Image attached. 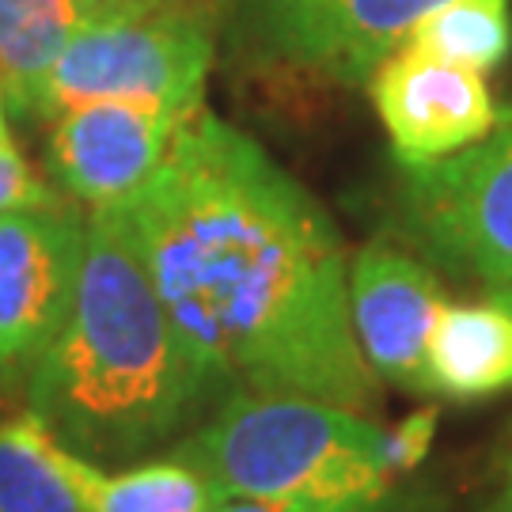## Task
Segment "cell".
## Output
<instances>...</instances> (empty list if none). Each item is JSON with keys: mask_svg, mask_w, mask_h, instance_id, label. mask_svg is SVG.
<instances>
[{"mask_svg": "<svg viewBox=\"0 0 512 512\" xmlns=\"http://www.w3.org/2000/svg\"><path fill=\"white\" fill-rule=\"evenodd\" d=\"M156 293L228 391L372 414L349 255L311 190L255 137L198 110L129 198Z\"/></svg>", "mask_w": 512, "mask_h": 512, "instance_id": "cell-1", "label": "cell"}, {"mask_svg": "<svg viewBox=\"0 0 512 512\" xmlns=\"http://www.w3.org/2000/svg\"><path fill=\"white\" fill-rule=\"evenodd\" d=\"M224 395L156 293L129 205H95L73 311L27 384V414L103 467L175 440Z\"/></svg>", "mask_w": 512, "mask_h": 512, "instance_id": "cell-2", "label": "cell"}, {"mask_svg": "<svg viewBox=\"0 0 512 512\" xmlns=\"http://www.w3.org/2000/svg\"><path fill=\"white\" fill-rule=\"evenodd\" d=\"M175 459L194 463L228 497L277 512H380L395 467L372 418L300 395L228 391Z\"/></svg>", "mask_w": 512, "mask_h": 512, "instance_id": "cell-3", "label": "cell"}, {"mask_svg": "<svg viewBox=\"0 0 512 512\" xmlns=\"http://www.w3.org/2000/svg\"><path fill=\"white\" fill-rule=\"evenodd\" d=\"M217 54L213 12L202 0H156L110 12L76 31L42 84L38 118L88 99H167L202 107Z\"/></svg>", "mask_w": 512, "mask_h": 512, "instance_id": "cell-4", "label": "cell"}, {"mask_svg": "<svg viewBox=\"0 0 512 512\" xmlns=\"http://www.w3.org/2000/svg\"><path fill=\"white\" fill-rule=\"evenodd\" d=\"M399 224L429 262L486 289L512 285V110L471 148L406 167Z\"/></svg>", "mask_w": 512, "mask_h": 512, "instance_id": "cell-5", "label": "cell"}, {"mask_svg": "<svg viewBox=\"0 0 512 512\" xmlns=\"http://www.w3.org/2000/svg\"><path fill=\"white\" fill-rule=\"evenodd\" d=\"M88 217L73 205L0 213V391H27L73 311Z\"/></svg>", "mask_w": 512, "mask_h": 512, "instance_id": "cell-6", "label": "cell"}, {"mask_svg": "<svg viewBox=\"0 0 512 512\" xmlns=\"http://www.w3.org/2000/svg\"><path fill=\"white\" fill-rule=\"evenodd\" d=\"M437 4L444 0H239V27L270 65L368 84Z\"/></svg>", "mask_w": 512, "mask_h": 512, "instance_id": "cell-7", "label": "cell"}, {"mask_svg": "<svg viewBox=\"0 0 512 512\" xmlns=\"http://www.w3.org/2000/svg\"><path fill=\"white\" fill-rule=\"evenodd\" d=\"M198 110L167 99H88L61 110L50 133L57 183L92 209L129 202Z\"/></svg>", "mask_w": 512, "mask_h": 512, "instance_id": "cell-8", "label": "cell"}, {"mask_svg": "<svg viewBox=\"0 0 512 512\" xmlns=\"http://www.w3.org/2000/svg\"><path fill=\"white\" fill-rule=\"evenodd\" d=\"M368 95L403 167L448 160L497 126L486 76L410 42L368 76Z\"/></svg>", "mask_w": 512, "mask_h": 512, "instance_id": "cell-9", "label": "cell"}, {"mask_svg": "<svg viewBox=\"0 0 512 512\" xmlns=\"http://www.w3.org/2000/svg\"><path fill=\"white\" fill-rule=\"evenodd\" d=\"M437 274L403 247L372 239L349 266V311L368 368L387 384L429 395L425 353L444 308Z\"/></svg>", "mask_w": 512, "mask_h": 512, "instance_id": "cell-10", "label": "cell"}, {"mask_svg": "<svg viewBox=\"0 0 512 512\" xmlns=\"http://www.w3.org/2000/svg\"><path fill=\"white\" fill-rule=\"evenodd\" d=\"M429 395L456 403L490 399L512 387V311L494 296L478 304H444L425 353Z\"/></svg>", "mask_w": 512, "mask_h": 512, "instance_id": "cell-11", "label": "cell"}, {"mask_svg": "<svg viewBox=\"0 0 512 512\" xmlns=\"http://www.w3.org/2000/svg\"><path fill=\"white\" fill-rule=\"evenodd\" d=\"M46 452L84 512H217L228 494L186 459H164L107 475L46 433Z\"/></svg>", "mask_w": 512, "mask_h": 512, "instance_id": "cell-12", "label": "cell"}, {"mask_svg": "<svg viewBox=\"0 0 512 512\" xmlns=\"http://www.w3.org/2000/svg\"><path fill=\"white\" fill-rule=\"evenodd\" d=\"M92 19L103 16L84 0H0V92L12 114L38 118L57 54Z\"/></svg>", "mask_w": 512, "mask_h": 512, "instance_id": "cell-13", "label": "cell"}, {"mask_svg": "<svg viewBox=\"0 0 512 512\" xmlns=\"http://www.w3.org/2000/svg\"><path fill=\"white\" fill-rule=\"evenodd\" d=\"M406 42L486 76L512 50V8L509 0H444Z\"/></svg>", "mask_w": 512, "mask_h": 512, "instance_id": "cell-14", "label": "cell"}, {"mask_svg": "<svg viewBox=\"0 0 512 512\" xmlns=\"http://www.w3.org/2000/svg\"><path fill=\"white\" fill-rule=\"evenodd\" d=\"M0 512H84L46 452V429L31 414L0 425Z\"/></svg>", "mask_w": 512, "mask_h": 512, "instance_id": "cell-15", "label": "cell"}, {"mask_svg": "<svg viewBox=\"0 0 512 512\" xmlns=\"http://www.w3.org/2000/svg\"><path fill=\"white\" fill-rule=\"evenodd\" d=\"M61 202L50 186L38 179L31 164L23 160L16 141L0 152V213L8 209H31V205H54Z\"/></svg>", "mask_w": 512, "mask_h": 512, "instance_id": "cell-16", "label": "cell"}, {"mask_svg": "<svg viewBox=\"0 0 512 512\" xmlns=\"http://www.w3.org/2000/svg\"><path fill=\"white\" fill-rule=\"evenodd\" d=\"M433 433H437V410H418L395 433H387V459H391V467L395 471H414L421 459L429 456Z\"/></svg>", "mask_w": 512, "mask_h": 512, "instance_id": "cell-17", "label": "cell"}, {"mask_svg": "<svg viewBox=\"0 0 512 512\" xmlns=\"http://www.w3.org/2000/svg\"><path fill=\"white\" fill-rule=\"evenodd\" d=\"M88 8H95L99 16H110V12H129V8H145V4H156V0H84Z\"/></svg>", "mask_w": 512, "mask_h": 512, "instance_id": "cell-18", "label": "cell"}, {"mask_svg": "<svg viewBox=\"0 0 512 512\" xmlns=\"http://www.w3.org/2000/svg\"><path fill=\"white\" fill-rule=\"evenodd\" d=\"M486 512H512V448L509 459H505V482H501V494L494 497V505Z\"/></svg>", "mask_w": 512, "mask_h": 512, "instance_id": "cell-19", "label": "cell"}, {"mask_svg": "<svg viewBox=\"0 0 512 512\" xmlns=\"http://www.w3.org/2000/svg\"><path fill=\"white\" fill-rule=\"evenodd\" d=\"M217 512H277L270 505H258V501H243V497H228Z\"/></svg>", "mask_w": 512, "mask_h": 512, "instance_id": "cell-20", "label": "cell"}, {"mask_svg": "<svg viewBox=\"0 0 512 512\" xmlns=\"http://www.w3.org/2000/svg\"><path fill=\"white\" fill-rule=\"evenodd\" d=\"M12 145V129H8V103H4V92H0V152Z\"/></svg>", "mask_w": 512, "mask_h": 512, "instance_id": "cell-21", "label": "cell"}, {"mask_svg": "<svg viewBox=\"0 0 512 512\" xmlns=\"http://www.w3.org/2000/svg\"><path fill=\"white\" fill-rule=\"evenodd\" d=\"M490 296H494L501 308H509L512 311V285H501V289H490Z\"/></svg>", "mask_w": 512, "mask_h": 512, "instance_id": "cell-22", "label": "cell"}]
</instances>
